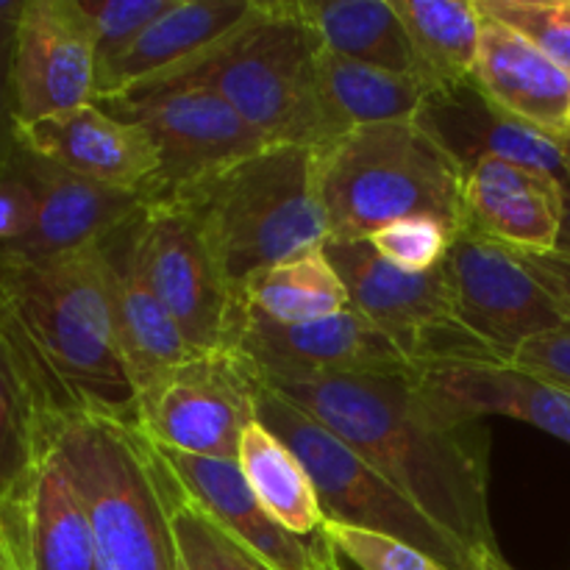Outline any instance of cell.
Instances as JSON below:
<instances>
[{
	"label": "cell",
	"instance_id": "6da1fadb",
	"mask_svg": "<svg viewBox=\"0 0 570 570\" xmlns=\"http://www.w3.org/2000/svg\"><path fill=\"white\" fill-rule=\"evenodd\" d=\"M276 390L421 507L468 560L501 554L490 521L488 429L440 406L417 373H371Z\"/></svg>",
	"mask_w": 570,
	"mask_h": 570
},
{
	"label": "cell",
	"instance_id": "7a4b0ae2",
	"mask_svg": "<svg viewBox=\"0 0 570 570\" xmlns=\"http://www.w3.org/2000/svg\"><path fill=\"white\" fill-rule=\"evenodd\" d=\"M0 343L42 417L100 415L137 423L98 245L61 256L0 248Z\"/></svg>",
	"mask_w": 570,
	"mask_h": 570
},
{
	"label": "cell",
	"instance_id": "3957f363",
	"mask_svg": "<svg viewBox=\"0 0 570 570\" xmlns=\"http://www.w3.org/2000/svg\"><path fill=\"white\" fill-rule=\"evenodd\" d=\"M321 50L304 0H254L250 14L220 42L128 95L206 87L271 145L321 150L334 142L317 95Z\"/></svg>",
	"mask_w": 570,
	"mask_h": 570
},
{
	"label": "cell",
	"instance_id": "277c9868",
	"mask_svg": "<svg viewBox=\"0 0 570 570\" xmlns=\"http://www.w3.org/2000/svg\"><path fill=\"white\" fill-rule=\"evenodd\" d=\"M42 440L81 499L98 570H176L170 476L137 423L100 415L42 417Z\"/></svg>",
	"mask_w": 570,
	"mask_h": 570
},
{
	"label": "cell",
	"instance_id": "5b68a950",
	"mask_svg": "<svg viewBox=\"0 0 570 570\" xmlns=\"http://www.w3.org/2000/svg\"><path fill=\"white\" fill-rule=\"evenodd\" d=\"M173 200L195 212L234 298L259 273L328 239L315 150L304 145H267Z\"/></svg>",
	"mask_w": 570,
	"mask_h": 570
},
{
	"label": "cell",
	"instance_id": "8992f818",
	"mask_svg": "<svg viewBox=\"0 0 570 570\" xmlns=\"http://www.w3.org/2000/svg\"><path fill=\"white\" fill-rule=\"evenodd\" d=\"M315 159L328 239H371L406 217L460 228L462 170L415 120L354 128Z\"/></svg>",
	"mask_w": 570,
	"mask_h": 570
},
{
	"label": "cell",
	"instance_id": "52a82bcc",
	"mask_svg": "<svg viewBox=\"0 0 570 570\" xmlns=\"http://www.w3.org/2000/svg\"><path fill=\"white\" fill-rule=\"evenodd\" d=\"M256 421L295 451L317 490L323 521L390 534L434 557L445 568L471 570L465 551L421 507L412 504L348 443L267 382L256 399Z\"/></svg>",
	"mask_w": 570,
	"mask_h": 570
},
{
	"label": "cell",
	"instance_id": "ba28073f",
	"mask_svg": "<svg viewBox=\"0 0 570 570\" xmlns=\"http://www.w3.org/2000/svg\"><path fill=\"white\" fill-rule=\"evenodd\" d=\"M351 309L371 321L421 371L445 362H495L456 321L445 262L438 271L406 273L376 254L367 239H326Z\"/></svg>",
	"mask_w": 570,
	"mask_h": 570
},
{
	"label": "cell",
	"instance_id": "9c48e42d",
	"mask_svg": "<svg viewBox=\"0 0 570 570\" xmlns=\"http://www.w3.org/2000/svg\"><path fill=\"white\" fill-rule=\"evenodd\" d=\"M262 384L237 351H200L139 395L137 426L159 449L237 460L239 438L256 423Z\"/></svg>",
	"mask_w": 570,
	"mask_h": 570
},
{
	"label": "cell",
	"instance_id": "30bf717a",
	"mask_svg": "<svg viewBox=\"0 0 570 570\" xmlns=\"http://www.w3.org/2000/svg\"><path fill=\"white\" fill-rule=\"evenodd\" d=\"M139 267L195 354L226 348L237 298L187 204L154 198L134 220Z\"/></svg>",
	"mask_w": 570,
	"mask_h": 570
},
{
	"label": "cell",
	"instance_id": "8fae6325",
	"mask_svg": "<svg viewBox=\"0 0 570 570\" xmlns=\"http://www.w3.org/2000/svg\"><path fill=\"white\" fill-rule=\"evenodd\" d=\"M98 106L154 137L161 167L150 198L187 193L271 145L206 87H161Z\"/></svg>",
	"mask_w": 570,
	"mask_h": 570
},
{
	"label": "cell",
	"instance_id": "7c38bea8",
	"mask_svg": "<svg viewBox=\"0 0 570 570\" xmlns=\"http://www.w3.org/2000/svg\"><path fill=\"white\" fill-rule=\"evenodd\" d=\"M226 348L245 356L273 387L371 373H417V367L354 309L326 321L282 326L237 304Z\"/></svg>",
	"mask_w": 570,
	"mask_h": 570
},
{
	"label": "cell",
	"instance_id": "4fadbf2b",
	"mask_svg": "<svg viewBox=\"0 0 570 570\" xmlns=\"http://www.w3.org/2000/svg\"><path fill=\"white\" fill-rule=\"evenodd\" d=\"M454 315L495 362L512 365L529 340L566 326V312L504 245L456 228L445 256Z\"/></svg>",
	"mask_w": 570,
	"mask_h": 570
},
{
	"label": "cell",
	"instance_id": "5bb4252c",
	"mask_svg": "<svg viewBox=\"0 0 570 570\" xmlns=\"http://www.w3.org/2000/svg\"><path fill=\"white\" fill-rule=\"evenodd\" d=\"M9 81L14 122H33L95 104L98 33L81 0L20 3Z\"/></svg>",
	"mask_w": 570,
	"mask_h": 570
},
{
	"label": "cell",
	"instance_id": "9a60e30c",
	"mask_svg": "<svg viewBox=\"0 0 570 570\" xmlns=\"http://www.w3.org/2000/svg\"><path fill=\"white\" fill-rule=\"evenodd\" d=\"M415 122L456 161L462 173L484 159L512 161L566 184L570 156L566 137L495 106L473 78L432 89Z\"/></svg>",
	"mask_w": 570,
	"mask_h": 570
},
{
	"label": "cell",
	"instance_id": "2e32d148",
	"mask_svg": "<svg viewBox=\"0 0 570 570\" xmlns=\"http://www.w3.org/2000/svg\"><path fill=\"white\" fill-rule=\"evenodd\" d=\"M9 137L28 154L106 187L150 198L159 178V150L148 128L120 120L98 104L33 122L11 120Z\"/></svg>",
	"mask_w": 570,
	"mask_h": 570
},
{
	"label": "cell",
	"instance_id": "e0dca14e",
	"mask_svg": "<svg viewBox=\"0 0 570 570\" xmlns=\"http://www.w3.org/2000/svg\"><path fill=\"white\" fill-rule=\"evenodd\" d=\"M159 449V445H156ZM176 482L204 507L237 543L273 570H343L323 529L312 538L289 532L276 521L245 482L237 460L193 456L159 449Z\"/></svg>",
	"mask_w": 570,
	"mask_h": 570
},
{
	"label": "cell",
	"instance_id": "ac0fdd59",
	"mask_svg": "<svg viewBox=\"0 0 570 570\" xmlns=\"http://www.w3.org/2000/svg\"><path fill=\"white\" fill-rule=\"evenodd\" d=\"M11 139V137H9ZM11 165L37 198L31 232L3 250L20 256H61L83 250L109 237L148 204V195L106 187L65 167L28 154L11 139Z\"/></svg>",
	"mask_w": 570,
	"mask_h": 570
},
{
	"label": "cell",
	"instance_id": "d6986e66",
	"mask_svg": "<svg viewBox=\"0 0 570 570\" xmlns=\"http://www.w3.org/2000/svg\"><path fill=\"white\" fill-rule=\"evenodd\" d=\"M0 532L17 570H98L87 512L45 440L26 482L0 501Z\"/></svg>",
	"mask_w": 570,
	"mask_h": 570
},
{
	"label": "cell",
	"instance_id": "ffe728a7",
	"mask_svg": "<svg viewBox=\"0 0 570 570\" xmlns=\"http://www.w3.org/2000/svg\"><path fill=\"white\" fill-rule=\"evenodd\" d=\"M134 220L137 215L115 228L109 237L100 239L98 248L104 256L117 345H120L122 365L139 401V395L148 393L167 371L189 360L195 351L189 348L178 323L156 298L139 267Z\"/></svg>",
	"mask_w": 570,
	"mask_h": 570
},
{
	"label": "cell",
	"instance_id": "44dd1931",
	"mask_svg": "<svg viewBox=\"0 0 570 570\" xmlns=\"http://www.w3.org/2000/svg\"><path fill=\"white\" fill-rule=\"evenodd\" d=\"M562 226V184L546 173L484 159L462 173L460 228L521 254H549Z\"/></svg>",
	"mask_w": 570,
	"mask_h": 570
},
{
	"label": "cell",
	"instance_id": "7402d4cb",
	"mask_svg": "<svg viewBox=\"0 0 570 570\" xmlns=\"http://www.w3.org/2000/svg\"><path fill=\"white\" fill-rule=\"evenodd\" d=\"M254 9V0H176L126 48L98 61L95 104L115 100L131 89L187 65L220 42Z\"/></svg>",
	"mask_w": 570,
	"mask_h": 570
},
{
	"label": "cell",
	"instance_id": "603a6c76",
	"mask_svg": "<svg viewBox=\"0 0 570 570\" xmlns=\"http://www.w3.org/2000/svg\"><path fill=\"white\" fill-rule=\"evenodd\" d=\"M421 387L456 415L515 417L570 445V393L501 362H445L417 371Z\"/></svg>",
	"mask_w": 570,
	"mask_h": 570
},
{
	"label": "cell",
	"instance_id": "cb8c5ba5",
	"mask_svg": "<svg viewBox=\"0 0 570 570\" xmlns=\"http://www.w3.org/2000/svg\"><path fill=\"white\" fill-rule=\"evenodd\" d=\"M476 6V0H473ZM479 11L482 39H479L473 81L476 87L510 115L534 122L549 131H568L570 76L557 67L538 45L523 33Z\"/></svg>",
	"mask_w": 570,
	"mask_h": 570
},
{
	"label": "cell",
	"instance_id": "d4e9b609",
	"mask_svg": "<svg viewBox=\"0 0 570 570\" xmlns=\"http://www.w3.org/2000/svg\"><path fill=\"white\" fill-rule=\"evenodd\" d=\"M317 95L332 137L379 122L415 120L429 87L417 76L379 70L328 53L317 56Z\"/></svg>",
	"mask_w": 570,
	"mask_h": 570
},
{
	"label": "cell",
	"instance_id": "484cf974",
	"mask_svg": "<svg viewBox=\"0 0 570 570\" xmlns=\"http://www.w3.org/2000/svg\"><path fill=\"white\" fill-rule=\"evenodd\" d=\"M415 53V72L432 89L473 76L482 20L473 0H393Z\"/></svg>",
	"mask_w": 570,
	"mask_h": 570
},
{
	"label": "cell",
	"instance_id": "4316f807",
	"mask_svg": "<svg viewBox=\"0 0 570 570\" xmlns=\"http://www.w3.org/2000/svg\"><path fill=\"white\" fill-rule=\"evenodd\" d=\"M304 9L328 53L417 76L412 42L393 0H304Z\"/></svg>",
	"mask_w": 570,
	"mask_h": 570
},
{
	"label": "cell",
	"instance_id": "83f0119b",
	"mask_svg": "<svg viewBox=\"0 0 570 570\" xmlns=\"http://www.w3.org/2000/svg\"><path fill=\"white\" fill-rule=\"evenodd\" d=\"M237 465L259 504L289 532L312 538L323 529V510L309 473L282 438L250 423L239 438Z\"/></svg>",
	"mask_w": 570,
	"mask_h": 570
},
{
	"label": "cell",
	"instance_id": "f1b7e54d",
	"mask_svg": "<svg viewBox=\"0 0 570 570\" xmlns=\"http://www.w3.org/2000/svg\"><path fill=\"white\" fill-rule=\"evenodd\" d=\"M237 304L282 326L326 321L351 309L343 278L337 276L323 248L282 262L250 278Z\"/></svg>",
	"mask_w": 570,
	"mask_h": 570
},
{
	"label": "cell",
	"instance_id": "f546056e",
	"mask_svg": "<svg viewBox=\"0 0 570 570\" xmlns=\"http://www.w3.org/2000/svg\"><path fill=\"white\" fill-rule=\"evenodd\" d=\"M42 454V412L14 356L0 343V501L9 499Z\"/></svg>",
	"mask_w": 570,
	"mask_h": 570
},
{
	"label": "cell",
	"instance_id": "4dcf8cb0",
	"mask_svg": "<svg viewBox=\"0 0 570 570\" xmlns=\"http://www.w3.org/2000/svg\"><path fill=\"white\" fill-rule=\"evenodd\" d=\"M167 476H170L167 507H170L173 543H176V570H273L243 543H237L204 507L195 504L187 490L176 482L170 468Z\"/></svg>",
	"mask_w": 570,
	"mask_h": 570
},
{
	"label": "cell",
	"instance_id": "1f68e13d",
	"mask_svg": "<svg viewBox=\"0 0 570 570\" xmlns=\"http://www.w3.org/2000/svg\"><path fill=\"white\" fill-rule=\"evenodd\" d=\"M476 6L523 33L570 76V0H476Z\"/></svg>",
	"mask_w": 570,
	"mask_h": 570
},
{
	"label": "cell",
	"instance_id": "d6a6232c",
	"mask_svg": "<svg viewBox=\"0 0 570 570\" xmlns=\"http://www.w3.org/2000/svg\"><path fill=\"white\" fill-rule=\"evenodd\" d=\"M456 228L438 217H406V220L384 226L367 243L382 259L406 273L438 271L449 256Z\"/></svg>",
	"mask_w": 570,
	"mask_h": 570
},
{
	"label": "cell",
	"instance_id": "836d02e7",
	"mask_svg": "<svg viewBox=\"0 0 570 570\" xmlns=\"http://www.w3.org/2000/svg\"><path fill=\"white\" fill-rule=\"evenodd\" d=\"M323 534L340 557L354 562L360 570H451L415 546L390 534L340 527V523H323Z\"/></svg>",
	"mask_w": 570,
	"mask_h": 570
},
{
	"label": "cell",
	"instance_id": "e575fe53",
	"mask_svg": "<svg viewBox=\"0 0 570 570\" xmlns=\"http://www.w3.org/2000/svg\"><path fill=\"white\" fill-rule=\"evenodd\" d=\"M173 3L176 0H81L98 33V61L126 48L150 22L170 11Z\"/></svg>",
	"mask_w": 570,
	"mask_h": 570
},
{
	"label": "cell",
	"instance_id": "d590c367",
	"mask_svg": "<svg viewBox=\"0 0 570 570\" xmlns=\"http://www.w3.org/2000/svg\"><path fill=\"white\" fill-rule=\"evenodd\" d=\"M512 365L570 393V321L529 340L515 354Z\"/></svg>",
	"mask_w": 570,
	"mask_h": 570
},
{
	"label": "cell",
	"instance_id": "8d00e7d4",
	"mask_svg": "<svg viewBox=\"0 0 570 570\" xmlns=\"http://www.w3.org/2000/svg\"><path fill=\"white\" fill-rule=\"evenodd\" d=\"M37 217V198L26 178L11 165L9 154L0 156V248L26 237Z\"/></svg>",
	"mask_w": 570,
	"mask_h": 570
},
{
	"label": "cell",
	"instance_id": "74e56055",
	"mask_svg": "<svg viewBox=\"0 0 570 570\" xmlns=\"http://www.w3.org/2000/svg\"><path fill=\"white\" fill-rule=\"evenodd\" d=\"M518 259L523 262L529 273L540 282V287L557 301L566 317L570 321V256L557 254V250H549V254H521V250H512Z\"/></svg>",
	"mask_w": 570,
	"mask_h": 570
},
{
	"label": "cell",
	"instance_id": "f35d334b",
	"mask_svg": "<svg viewBox=\"0 0 570 570\" xmlns=\"http://www.w3.org/2000/svg\"><path fill=\"white\" fill-rule=\"evenodd\" d=\"M554 250L562 256H570V178L562 184V226Z\"/></svg>",
	"mask_w": 570,
	"mask_h": 570
},
{
	"label": "cell",
	"instance_id": "ab89813d",
	"mask_svg": "<svg viewBox=\"0 0 570 570\" xmlns=\"http://www.w3.org/2000/svg\"><path fill=\"white\" fill-rule=\"evenodd\" d=\"M0 570H17V562H14V557H11L3 532H0Z\"/></svg>",
	"mask_w": 570,
	"mask_h": 570
},
{
	"label": "cell",
	"instance_id": "60d3db41",
	"mask_svg": "<svg viewBox=\"0 0 570 570\" xmlns=\"http://www.w3.org/2000/svg\"><path fill=\"white\" fill-rule=\"evenodd\" d=\"M562 137H566V148H568V156H570V128H568V131H562Z\"/></svg>",
	"mask_w": 570,
	"mask_h": 570
},
{
	"label": "cell",
	"instance_id": "b9f144b4",
	"mask_svg": "<svg viewBox=\"0 0 570 570\" xmlns=\"http://www.w3.org/2000/svg\"><path fill=\"white\" fill-rule=\"evenodd\" d=\"M568 128H570V117H568Z\"/></svg>",
	"mask_w": 570,
	"mask_h": 570
}]
</instances>
